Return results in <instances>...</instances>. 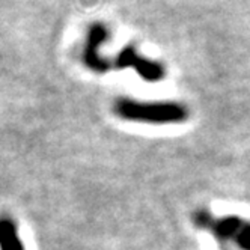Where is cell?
<instances>
[{
	"label": "cell",
	"instance_id": "1",
	"mask_svg": "<svg viewBox=\"0 0 250 250\" xmlns=\"http://www.w3.org/2000/svg\"><path fill=\"white\" fill-rule=\"evenodd\" d=\"M113 110L124 121L148 124H176L187 119L188 112L178 103H145L131 98H119Z\"/></svg>",
	"mask_w": 250,
	"mask_h": 250
},
{
	"label": "cell",
	"instance_id": "2",
	"mask_svg": "<svg viewBox=\"0 0 250 250\" xmlns=\"http://www.w3.org/2000/svg\"><path fill=\"white\" fill-rule=\"evenodd\" d=\"M109 37H110L109 29L103 23H92L86 33L82 59L86 68H89L97 74L107 73L112 66V63L100 53L101 47L107 42Z\"/></svg>",
	"mask_w": 250,
	"mask_h": 250
},
{
	"label": "cell",
	"instance_id": "3",
	"mask_svg": "<svg viewBox=\"0 0 250 250\" xmlns=\"http://www.w3.org/2000/svg\"><path fill=\"white\" fill-rule=\"evenodd\" d=\"M115 66L118 69L122 68H134L136 73L146 82H158L165 79V68L158 62L149 61L139 55L133 45L124 47L115 59Z\"/></svg>",
	"mask_w": 250,
	"mask_h": 250
},
{
	"label": "cell",
	"instance_id": "4",
	"mask_svg": "<svg viewBox=\"0 0 250 250\" xmlns=\"http://www.w3.org/2000/svg\"><path fill=\"white\" fill-rule=\"evenodd\" d=\"M244 220L235 216H228L223 219H212V223L208 230H211L212 235H216L220 243L235 241L240 230L244 226Z\"/></svg>",
	"mask_w": 250,
	"mask_h": 250
},
{
	"label": "cell",
	"instance_id": "5",
	"mask_svg": "<svg viewBox=\"0 0 250 250\" xmlns=\"http://www.w3.org/2000/svg\"><path fill=\"white\" fill-rule=\"evenodd\" d=\"M0 250H26L14 219L0 217Z\"/></svg>",
	"mask_w": 250,
	"mask_h": 250
},
{
	"label": "cell",
	"instance_id": "6",
	"mask_svg": "<svg viewBox=\"0 0 250 250\" xmlns=\"http://www.w3.org/2000/svg\"><path fill=\"white\" fill-rule=\"evenodd\" d=\"M237 246L241 250H250V222H246L243 229L240 230V234L235 240Z\"/></svg>",
	"mask_w": 250,
	"mask_h": 250
}]
</instances>
